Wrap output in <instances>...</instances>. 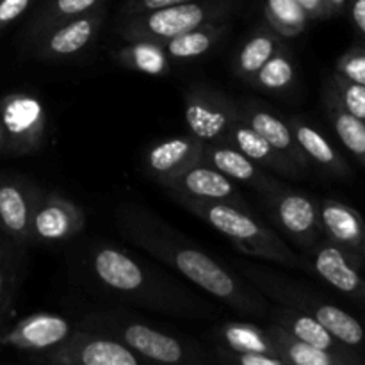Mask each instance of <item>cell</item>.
Instances as JSON below:
<instances>
[{
    "instance_id": "cell-8",
    "label": "cell",
    "mask_w": 365,
    "mask_h": 365,
    "mask_svg": "<svg viewBox=\"0 0 365 365\" xmlns=\"http://www.w3.org/2000/svg\"><path fill=\"white\" fill-rule=\"evenodd\" d=\"M43 362L53 365H139L146 360L116 339L98 331H71L56 348L39 353Z\"/></svg>"
},
{
    "instance_id": "cell-5",
    "label": "cell",
    "mask_w": 365,
    "mask_h": 365,
    "mask_svg": "<svg viewBox=\"0 0 365 365\" xmlns=\"http://www.w3.org/2000/svg\"><path fill=\"white\" fill-rule=\"evenodd\" d=\"M237 9V0H191L150 13L127 16L121 21L120 32L125 41H164L200 25L223 21Z\"/></svg>"
},
{
    "instance_id": "cell-6",
    "label": "cell",
    "mask_w": 365,
    "mask_h": 365,
    "mask_svg": "<svg viewBox=\"0 0 365 365\" xmlns=\"http://www.w3.org/2000/svg\"><path fill=\"white\" fill-rule=\"evenodd\" d=\"M82 328L116 339L121 344L138 353L146 362L159 364H200L205 362L198 348L178 341L173 335L157 328L132 321L128 317L109 312L89 314L82 321Z\"/></svg>"
},
{
    "instance_id": "cell-20",
    "label": "cell",
    "mask_w": 365,
    "mask_h": 365,
    "mask_svg": "<svg viewBox=\"0 0 365 365\" xmlns=\"http://www.w3.org/2000/svg\"><path fill=\"white\" fill-rule=\"evenodd\" d=\"M239 107H241V120L246 125H250L257 134L262 135L274 150L285 153L302 170H309V157L305 155L302 146L298 145L287 121L274 116L267 107L260 106L257 102H246L245 106Z\"/></svg>"
},
{
    "instance_id": "cell-12",
    "label": "cell",
    "mask_w": 365,
    "mask_h": 365,
    "mask_svg": "<svg viewBox=\"0 0 365 365\" xmlns=\"http://www.w3.org/2000/svg\"><path fill=\"white\" fill-rule=\"evenodd\" d=\"M84 210L57 192H36L31 216L32 241L59 242L75 237L84 228Z\"/></svg>"
},
{
    "instance_id": "cell-4",
    "label": "cell",
    "mask_w": 365,
    "mask_h": 365,
    "mask_svg": "<svg viewBox=\"0 0 365 365\" xmlns=\"http://www.w3.org/2000/svg\"><path fill=\"white\" fill-rule=\"evenodd\" d=\"M239 269L266 296L278 299L285 307L310 314L342 344L349 346V348L356 349V351H360V349L365 351L364 324L356 317H353L351 314L342 310L341 307L324 302L319 296H314V292H310L309 289L292 284L287 278H280L278 274L269 273V271L262 269V267L241 264Z\"/></svg>"
},
{
    "instance_id": "cell-11",
    "label": "cell",
    "mask_w": 365,
    "mask_h": 365,
    "mask_svg": "<svg viewBox=\"0 0 365 365\" xmlns=\"http://www.w3.org/2000/svg\"><path fill=\"white\" fill-rule=\"evenodd\" d=\"M103 20H106V4L96 7L91 13L50 29L34 45H31L34 57L39 61H59L77 56L95 41Z\"/></svg>"
},
{
    "instance_id": "cell-37",
    "label": "cell",
    "mask_w": 365,
    "mask_h": 365,
    "mask_svg": "<svg viewBox=\"0 0 365 365\" xmlns=\"http://www.w3.org/2000/svg\"><path fill=\"white\" fill-rule=\"evenodd\" d=\"M34 0H0V32L31 7Z\"/></svg>"
},
{
    "instance_id": "cell-7",
    "label": "cell",
    "mask_w": 365,
    "mask_h": 365,
    "mask_svg": "<svg viewBox=\"0 0 365 365\" xmlns=\"http://www.w3.org/2000/svg\"><path fill=\"white\" fill-rule=\"evenodd\" d=\"M189 132L203 143H225L230 128L241 120V107L223 91L192 86L184 98Z\"/></svg>"
},
{
    "instance_id": "cell-23",
    "label": "cell",
    "mask_w": 365,
    "mask_h": 365,
    "mask_svg": "<svg viewBox=\"0 0 365 365\" xmlns=\"http://www.w3.org/2000/svg\"><path fill=\"white\" fill-rule=\"evenodd\" d=\"M289 127H291L296 141L302 146L309 160L316 163L328 175H334L337 178H351L353 171L349 164L316 127H312L303 118H291Z\"/></svg>"
},
{
    "instance_id": "cell-3",
    "label": "cell",
    "mask_w": 365,
    "mask_h": 365,
    "mask_svg": "<svg viewBox=\"0 0 365 365\" xmlns=\"http://www.w3.org/2000/svg\"><path fill=\"white\" fill-rule=\"evenodd\" d=\"M177 203L198 216L220 234H223L235 250L255 259L269 260L284 267L299 269L303 260L287 242L269 227L257 221L248 209L223 202H207V200L189 198V196L171 192Z\"/></svg>"
},
{
    "instance_id": "cell-39",
    "label": "cell",
    "mask_w": 365,
    "mask_h": 365,
    "mask_svg": "<svg viewBox=\"0 0 365 365\" xmlns=\"http://www.w3.org/2000/svg\"><path fill=\"white\" fill-rule=\"evenodd\" d=\"M348 11L353 25L365 43V0H348Z\"/></svg>"
},
{
    "instance_id": "cell-1",
    "label": "cell",
    "mask_w": 365,
    "mask_h": 365,
    "mask_svg": "<svg viewBox=\"0 0 365 365\" xmlns=\"http://www.w3.org/2000/svg\"><path fill=\"white\" fill-rule=\"evenodd\" d=\"M116 225L128 241L191 280L207 294L221 299L230 309L259 319L269 314L264 296L257 294L239 280L237 274L189 242L145 207L121 205L116 210Z\"/></svg>"
},
{
    "instance_id": "cell-2",
    "label": "cell",
    "mask_w": 365,
    "mask_h": 365,
    "mask_svg": "<svg viewBox=\"0 0 365 365\" xmlns=\"http://www.w3.org/2000/svg\"><path fill=\"white\" fill-rule=\"evenodd\" d=\"M89 266L103 287L134 305L192 319L214 316L212 307L116 246H95L89 255Z\"/></svg>"
},
{
    "instance_id": "cell-31",
    "label": "cell",
    "mask_w": 365,
    "mask_h": 365,
    "mask_svg": "<svg viewBox=\"0 0 365 365\" xmlns=\"http://www.w3.org/2000/svg\"><path fill=\"white\" fill-rule=\"evenodd\" d=\"M264 20L280 38H296L309 25V14L298 0H266Z\"/></svg>"
},
{
    "instance_id": "cell-36",
    "label": "cell",
    "mask_w": 365,
    "mask_h": 365,
    "mask_svg": "<svg viewBox=\"0 0 365 365\" xmlns=\"http://www.w3.org/2000/svg\"><path fill=\"white\" fill-rule=\"evenodd\" d=\"M184 2H191V0H127L121 6V16H135V14L150 13V11H157Z\"/></svg>"
},
{
    "instance_id": "cell-34",
    "label": "cell",
    "mask_w": 365,
    "mask_h": 365,
    "mask_svg": "<svg viewBox=\"0 0 365 365\" xmlns=\"http://www.w3.org/2000/svg\"><path fill=\"white\" fill-rule=\"evenodd\" d=\"M335 73L365 86V43L351 46L339 57Z\"/></svg>"
},
{
    "instance_id": "cell-24",
    "label": "cell",
    "mask_w": 365,
    "mask_h": 365,
    "mask_svg": "<svg viewBox=\"0 0 365 365\" xmlns=\"http://www.w3.org/2000/svg\"><path fill=\"white\" fill-rule=\"evenodd\" d=\"M324 107H327L328 118L331 121L335 134L341 139L342 145L348 148V152L359 160L365 168V121L360 118L353 116L342 102L339 100L337 91L331 86L330 81H327L323 91Z\"/></svg>"
},
{
    "instance_id": "cell-13",
    "label": "cell",
    "mask_w": 365,
    "mask_h": 365,
    "mask_svg": "<svg viewBox=\"0 0 365 365\" xmlns=\"http://www.w3.org/2000/svg\"><path fill=\"white\" fill-rule=\"evenodd\" d=\"M309 252L312 259L310 262L312 269L321 280L353 302L365 305V277L362 274V267L348 253L342 252L327 237L321 239Z\"/></svg>"
},
{
    "instance_id": "cell-10",
    "label": "cell",
    "mask_w": 365,
    "mask_h": 365,
    "mask_svg": "<svg viewBox=\"0 0 365 365\" xmlns=\"http://www.w3.org/2000/svg\"><path fill=\"white\" fill-rule=\"evenodd\" d=\"M6 148L14 153L38 152L46 134V110L31 93H11L0 102Z\"/></svg>"
},
{
    "instance_id": "cell-19",
    "label": "cell",
    "mask_w": 365,
    "mask_h": 365,
    "mask_svg": "<svg viewBox=\"0 0 365 365\" xmlns=\"http://www.w3.org/2000/svg\"><path fill=\"white\" fill-rule=\"evenodd\" d=\"M273 323L280 324L282 328L292 334L294 337H298L299 341H305L309 344L316 346V348L324 349V351L335 353V355L346 356V359L351 360L355 365H364L365 356L356 349H351L349 346L342 344L341 341L334 337L316 317H312L310 314L302 312V310L291 309V307H285V309H277L273 314Z\"/></svg>"
},
{
    "instance_id": "cell-30",
    "label": "cell",
    "mask_w": 365,
    "mask_h": 365,
    "mask_svg": "<svg viewBox=\"0 0 365 365\" xmlns=\"http://www.w3.org/2000/svg\"><path fill=\"white\" fill-rule=\"evenodd\" d=\"M116 61L123 68L153 77H163L171 70L170 57L163 45L152 41H127L116 50Z\"/></svg>"
},
{
    "instance_id": "cell-33",
    "label": "cell",
    "mask_w": 365,
    "mask_h": 365,
    "mask_svg": "<svg viewBox=\"0 0 365 365\" xmlns=\"http://www.w3.org/2000/svg\"><path fill=\"white\" fill-rule=\"evenodd\" d=\"M328 81L331 82V86L337 91L339 100L342 102V106L353 114V116L360 118L365 121V86L359 84V82H353L349 78L342 77V75L334 73Z\"/></svg>"
},
{
    "instance_id": "cell-22",
    "label": "cell",
    "mask_w": 365,
    "mask_h": 365,
    "mask_svg": "<svg viewBox=\"0 0 365 365\" xmlns=\"http://www.w3.org/2000/svg\"><path fill=\"white\" fill-rule=\"evenodd\" d=\"M36 191L21 182L0 180V227L13 241L25 245L32 241L31 216Z\"/></svg>"
},
{
    "instance_id": "cell-26",
    "label": "cell",
    "mask_w": 365,
    "mask_h": 365,
    "mask_svg": "<svg viewBox=\"0 0 365 365\" xmlns=\"http://www.w3.org/2000/svg\"><path fill=\"white\" fill-rule=\"evenodd\" d=\"M103 4H106V0H45V4L39 7L38 13L32 18L31 25H29L27 36H25L27 43L34 45L50 29L82 16L86 13H91Z\"/></svg>"
},
{
    "instance_id": "cell-40",
    "label": "cell",
    "mask_w": 365,
    "mask_h": 365,
    "mask_svg": "<svg viewBox=\"0 0 365 365\" xmlns=\"http://www.w3.org/2000/svg\"><path fill=\"white\" fill-rule=\"evenodd\" d=\"M327 2H328V7H330L331 16L341 14L342 11L346 9V6H348V0H327Z\"/></svg>"
},
{
    "instance_id": "cell-25",
    "label": "cell",
    "mask_w": 365,
    "mask_h": 365,
    "mask_svg": "<svg viewBox=\"0 0 365 365\" xmlns=\"http://www.w3.org/2000/svg\"><path fill=\"white\" fill-rule=\"evenodd\" d=\"M228 31H230L228 20L212 21V24L191 29V31L177 36V38L168 39V41L163 43V48L170 59H195V57L205 56L209 50H212L227 36Z\"/></svg>"
},
{
    "instance_id": "cell-18",
    "label": "cell",
    "mask_w": 365,
    "mask_h": 365,
    "mask_svg": "<svg viewBox=\"0 0 365 365\" xmlns=\"http://www.w3.org/2000/svg\"><path fill=\"white\" fill-rule=\"evenodd\" d=\"M203 146L205 143L192 134L157 143L150 146L145 155L146 171L157 184H163L180 171L203 163Z\"/></svg>"
},
{
    "instance_id": "cell-42",
    "label": "cell",
    "mask_w": 365,
    "mask_h": 365,
    "mask_svg": "<svg viewBox=\"0 0 365 365\" xmlns=\"http://www.w3.org/2000/svg\"><path fill=\"white\" fill-rule=\"evenodd\" d=\"M2 289H4V274L0 271V298H2Z\"/></svg>"
},
{
    "instance_id": "cell-32",
    "label": "cell",
    "mask_w": 365,
    "mask_h": 365,
    "mask_svg": "<svg viewBox=\"0 0 365 365\" xmlns=\"http://www.w3.org/2000/svg\"><path fill=\"white\" fill-rule=\"evenodd\" d=\"M296 68L292 57L284 46L277 50L259 71L253 75L252 82L257 88L271 93H282L294 84Z\"/></svg>"
},
{
    "instance_id": "cell-27",
    "label": "cell",
    "mask_w": 365,
    "mask_h": 365,
    "mask_svg": "<svg viewBox=\"0 0 365 365\" xmlns=\"http://www.w3.org/2000/svg\"><path fill=\"white\" fill-rule=\"evenodd\" d=\"M266 330L289 365H355L346 356L324 351L309 342L299 341L277 323H271Z\"/></svg>"
},
{
    "instance_id": "cell-15",
    "label": "cell",
    "mask_w": 365,
    "mask_h": 365,
    "mask_svg": "<svg viewBox=\"0 0 365 365\" xmlns=\"http://www.w3.org/2000/svg\"><path fill=\"white\" fill-rule=\"evenodd\" d=\"M319 217L323 235L365 267V220L351 205L339 200H321Z\"/></svg>"
},
{
    "instance_id": "cell-28",
    "label": "cell",
    "mask_w": 365,
    "mask_h": 365,
    "mask_svg": "<svg viewBox=\"0 0 365 365\" xmlns=\"http://www.w3.org/2000/svg\"><path fill=\"white\" fill-rule=\"evenodd\" d=\"M282 46V39L269 27H262L253 32L241 46L234 59V73L245 81L252 82L253 75L262 64Z\"/></svg>"
},
{
    "instance_id": "cell-9",
    "label": "cell",
    "mask_w": 365,
    "mask_h": 365,
    "mask_svg": "<svg viewBox=\"0 0 365 365\" xmlns=\"http://www.w3.org/2000/svg\"><path fill=\"white\" fill-rule=\"evenodd\" d=\"M266 196L269 200V214L273 221L299 248L309 252L321 241L323 227L319 217V200L284 184Z\"/></svg>"
},
{
    "instance_id": "cell-29",
    "label": "cell",
    "mask_w": 365,
    "mask_h": 365,
    "mask_svg": "<svg viewBox=\"0 0 365 365\" xmlns=\"http://www.w3.org/2000/svg\"><path fill=\"white\" fill-rule=\"evenodd\" d=\"M221 348L242 353H267L284 359L266 328L253 323H227L220 328ZM285 360V359H284ZM287 362V360H285Z\"/></svg>"
},
{
    "instance_id": "cell-41",
    "label": "cell",
    "mask_w": 365,
    "mask_h": 365,
    "mask_svg": "<svg viewBox=\"0 0 365 365\" xmlns=\"http://www.w3.org/2000/svg\"><path fill=\"white\" fill-rule=\"evenodd\" d=\"M6 148V134H4L2 123H0V150Z\"/></svg>"
},
{
    "instance_id": "cell-38",
    "label": "cell",
    "mask_w": 365,
    "mask_h": 365,
    "mask_svg": "<svg viewBox=\"0 0 365 365\" xmlns=\"http://www.w3.org/2000/svg\"><path fill=\"white\" fill-rule=\"evenodd\" d=\"M298 2L309 14L310 20H323V18L331 16L327 0H298Z\"/></svg>"
},
{
    "instance_id": "cell-16",
    "label": "cell",
    "mask_w": 365,
    "mask_h": 365,
    "mask_svg": "<svg viewBox=\"0 0 365 365\" xmlns=\"http://www.w3.org/2000/svg\"><path fill=\"white\" fill-rule=\"evenodd\" d=\"M71 323L57 314H32L18 321L7 334L0 335V344L29 353H43L56 348L70 337Z\"/></svg>"
},
{
    "instance_id": "cell-21",
    "label": "cell",
    "mask_w": 365,
    "mask_h": 365,
    "mask_svg": "<svg viewBox=\"0 0 365 365\" xmlns=\"http://www.w3.org/2000/svg\"><path fill=\"white\" fill-rule=\"evenodd\" d=\"M225 143L237 148L239 152L245 153L246 157H250L253 163H257L264 170L274 171V173L284 175L287 178H302L305 175V170H302L298 164L292 163L285 153L274 150L262 135L257 134L242 120H239L230 128Z\"/></svg>"
},
{
    "instance_id": "cell-14",
    "label": "cell",
    "mask_w": 365,
    "mask_h": 365,
    "mask_svg": "<svg viewBox=\"0 0 365 365\" xmlns=\"http://www.w3.org/2000/svg\"><path fill=\"white\" fill-rule=\"evenodd\" d=\"M160 185H164L168 191L189 196V198L232 203L241 209H248V203L235 182L205 163H198L180 171L175 177L164 180Z\"/></svg>"
},
{
    "instance_id": "cell-17",
    "label": "cell",
    "mask_w": 365,
    "mask_h": 365,
    "mask_svg": "<svg viewBox=\"0 0 365 365\" xmlns=\"http://www.w3.org/2000/svg\"><path fill=\"white\" fill-rule=\"evenodd\" d=\"M203 163L216 168L237 184L250 185L260 195H269L282 185L280 180L271 177L264 168L253 163L250 157L239 152L228 143H205L203 146Z\"/></svg>"
},
{
    "instance_id": "cell-35",
    "label": "cell",
    "mask_w": 365,
    "mask_h": 365,
    "mask_svg": "<svg viewBox=\"0 0 365 365\" xmlns=\"http://www.w3.org/2000/svg\"><path fill=\"white\" fill-rule=\"evenodd\" d=\"M217 356L223 362H230L235 365H289L284 359L267 353H242L232 351L227 348H217Z\"/></svg>"
}]
</instances>
